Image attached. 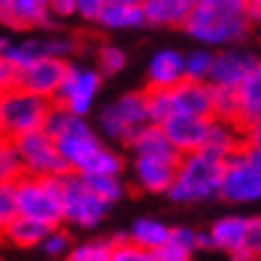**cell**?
<instances>
[{
  "label": "cell",
  "mask_w": 261,
  "mask_h": 261,
  "mask_svg": "<svg viewBox=\"0 0 261 261\" xmlns=\"http://www.w3.org/2000/svg\"><path fill=\"white\" fill-rule=\"evenodd\" d=\"M251 27L253 24L245 14V0H197L181 30L200 45L224 48V45H240L251 35Z\"/></svg>",
  "instance_id": "1"
},
{
  "label": "cell",
  "mask_w": 261,
  "mask_h": 261,
  "mask_svg": "<svg viewBox=\"0 0 261 261\" xmlns=\"http://www.w3.org/2000/svg\"><path fill=\"white\" fill-rule=\"evenodd\" d=\"M221 179H224V160L211 155L205 149L187 152L179 160L176 179L165 195L176 205H195L208 203L221 195Z\"/></svg>",
  "instance_id": "2"
},
{
  "label": "cell",
  "mask_w": 261,
  "mask_h": 261,
  "mask_svg": "<svg viewBox=\"0 0 261 261\" xmlns=\"http://www.w3.org/2000/svg\"><path fill=\"white\" fill-rule=\"evenodd\" d=\"M64 176H21L16 181L21 216L40 219L51 227L64 224Z\"/></svg>",
  "instance_id": "3"
},
{
  "label": "cell",
  "mask_w": 261,
  "mask_h": 261,
  "mask_svg": "<svg viewBox=\"0 0 261 261\" xmlns=\"http://www.w3.org/2000/svg\"><path fill=\"white\" fill-rule=\"evenodd\" d=\"M51 99L38 96L21 86L6 88L0 93V134L16 141L19 136L38 130L45 123V115L51 110Z\"/></svg>",
  "instance_id": "4"
},
{
  "label": "cell",
  "mask_w": 261,
  "mask_h": 261,
  "mask_svg": "<svg viewBox=\"0 0 261 261\" xmlns=\"http://www.w3.org/2000/svg\"><path fill=\"white\" fill-rule=\"evenodd\" d=\"M144 125H149V112H147V96L144 91H128L120 93L117 99L107 101L99 112V130L104 139L112 144H130L134 136Z\"/></svg>",
  "instance_id": "5"
},
{
  "label": "cell",
  "mask_w": 261,
  "mask_h": 261,
  "mask_svg": "<svg viewBox=\"0 0 261 261\" xmlns=\"http://www.w3.org/2000/svg\"><path fill=\"white\" fill-rule=\"evenodd\" d=\"M110 203L88 187L86 176L69 171L64 176V224L75 229H93L104 221Z\"/></svg>",
  "instance_id": "6"
},
{
  "label": "cell",
  "mask_w": 261,
  "mask_h": 261,
  "mask_svg": "<svg viewBox=\"0 0 261 261\" xmlns=\"http://www.w3.org/2000/svg\"><path fill=\"white\" fill-rule=\"evenodd\" d=\"M219 197L229 205H251L261 200V168L245 155V147L224 160Z\"/></svg>",
  "instance_id": "7"
},
{
  "label": "cell",
  "mask_w": 261,
  "mask_h": 261,
  "mask_svg": "<svg viewBox=\"0 0 261 261\" xmlns=\"http://www.w3.org/2000/svg\"><path fill=\"white\" fill-rule=\"evenodd\" d=\"M16 149L21 160H24V168L30 176H64L69 173V165L59 152V144L51 134H45V128L30 130V134L19 136Z\"/></svg>",
  "instance_id": "8"
},
{
  "label": "cell",
  "mask_w": 261,
  "mask_h": 261,
  "mask_svg": "<svg viewBox=\"0 0 261 261\" xmlns=\"http://www.w3.org/2000/svg\"><path fill=\"white\" fill-rule=\"evenodd\" d=\"M101 69L99 67H88V64H77V62H69L67 67V75L64 83L59 88L56 99L59 104H64L69 112L88 117V112L93 110L96 104V96L101 91Z\"/></svg>",
  "instance_id": "9"
},
{
  "label": "cell",
  "mask_w": 261,
  "mask_h": 261,
  "mask_svg": "<svg viewBox=\"0 0 261 261\" xmlns=\"http://www.w3.org/2000/svg\"><path fill=\"white\" fill-rule=\"evenodd\" d=\"M56 144H59L62 158L67 160L69 171H75V173H86L91 160L96 158L99 149L104 147L101 139L93 134V128L88 125V117H83V115H72L69 125L56 136Z\"/></svg>",
  "instance_id": "10"
},
{
  "label": "cell",
  "mask_w": 261,
  "mask_h": 261,
  "mask_svg": "<svg viewBox=\"0 0 261 261\" xmlns=\"http://www.w3.org/2000/svg\"><path fill=\"white\" fill-rule=\"evenodd\" d=\"M77 54V43L69 35H38V38H24L16 43H8L6 59H11L19 69H24L27 64L38 62L43 56H59V59H69Z\"/></svg>",
  "instance_id": "11"
},
{
  "label": "cell",
  "mask_w": 261,
  "mask_h": 261,
  "mask_svg": "<svg viewBox=\"0 0 261 261\" xmlns=\"http://www.w3.org/2000/svg\"><path fill=\"white\" fill-rule=\"evenodd\" d=\"M67 67H69V59L43 56V59H38V62L27 64L19 72V86L32 91V93H38V96H45V99L54 101L59 88H62V83H64Z\"/></svg>",
  "instance_id": "12"
},
{
  "label": "cell",
  "mask_w": 261,
  "mask_h": 261,
  "mask_svg": "<svg viewBox=\"0 0 261 261\" xmlns=\"http://www.w3.org/2000/svg\"><path fill=\"white\" fill-rule=\"evenodd\" d=\"M179 160H181V158H179ZM179 160L152 158V155H134L130 173H134L136 187L141 189V192H149V195H165V192L171 189L173 179H176Z\"/></svg>",
  "instance_id": "13"
},
{
  "label": "cell",
  "mask_w": 261,
  "mask_h": 261,
  "mask_svg": "<svg viewBox=\"0 0 261 261\" xmlns=\"http://www.w3.org/2000/svg\"><path fill=\"white\" fill-rule=\"evenodd\" d=\"M258 56L240 48V45H224L213 54V67H211V83L213 86H229L237 88L245 80V75L253 69Z\"/></svg>",
  "instance_id": "14"
},
{
  "label": "cell",
  "mask_w": 261,
  "mask_h": 261,
  "mask_svg": "<svg viewBox=\"0 0 261 261\" xmlns=\"http://www.w3.org/2000/svg\"><path fill=\"white\" fill-rule=\"evenodd\" d=\"M211 123H213V117L176 112L163 123V128H165V134H168V139L173 141V147L179 149L181 155H187V152H197V149L205 147L208 134H211Z\"/></svg>",
  "instance_id": "15"
},
{
  "label": "cell",
  "mask_w": 261,
  "mask_h": 261,
  "mask_svg": "<svg viewBox=\"0 0 261 261\" xmlns=\"http://www.w3.org/2000/svg\"><path fill=\"white\" fill-rule=\"evenodd\" d=\"M213 237L216 251L229 253L232 258H253V253L248 251V219L243 216H221L213 221V227L208 229Z\"/></svg>",
  "instance_id": "16"
},
{
  "label": "cell",
  "mask_w": 261,
  "mask_h": 261,
  "mask_svg": "<svg viewBox=\"0 0 261 261\" xmlns=\"http://www.w3.org/2000/svg\"><path fill=\"white\" fill-rule=\"evenodd\" d=\"M171 96H173V110L176 112L213 117V86H211V80L184 77L179 86L171 88Z\"/></svg>",
  "instance_id": "17"
},
{
  "label": "cell",
  "mask_w": 261,
  "mask_h": 261,
  "mask_svg": "<svg viewBox=\"0 0 261 261\" xmlns=\"http://www.w3.org/2000/svg\"><path fill=\"white\" fill-rule=\"evenodd\" d=\"M187 77L184 54L176 48H160L149 56L147 64V88H173Z\"/></svg>",
  "instance_id": "18"
},
{
  "label": "cell",
  "mask_w": 261,
  "mask_h": 261,
  "mask_svg": "<svg viewBox=\"0 0 261 261\" xmlns=\"http://www.w3.org/2000/svg\"><path fill=\"white\" fill-rule=\"evenodd\" d=\"M248 141V134L240 123H229V120H219V117H213L211 123V134H208V141H205V152L211 155H216L221 160L232 158L234 152H240Z\"/></svg>",
  "instance_id": "19"
},
{
  "label": "cell",
  "mask_w": 261,
  "mask_h": 261,
  "mask_svg": "<svg viewBox=\"0 0 261 261\" xmlns=\"http://www.w3.org/2000/svg\"><path fill=\"white\" fill-rule=\"evenodd\" d=\"M197 0H141L147 27H184Z\"/></svg>",
  "instance_id": "20"
},
{
  "label": "cell",
  "mask_w": 261,
  "mask_h": 261,
  "mask_svg": "<svg viewBox=\"0 0 261 261\" xmlns=\"http://www.w3.org/2000/svg\"><path fill=\"white\" fill-rule=\"evenodd\" d=\"M54 11L48 0H14L8 14V27L14 30H45L54 24Z\"/></svg>",
  "instance_id": "21"
},
{
  "label": "cell",
  "mask_w": 261,
  "mask_h": 261,
  "mask_svg": "<svg viewBox=\"0 0 261 261\" xmlns=\"http://www.w3.org/2000/svg\"><path fill=\"white\" fill-rule=\"evenodd\" d=\"M134 149V155H152V158H171V160H179L181 152L173 147V141L168 139L165 128L158 123H149L139 130L134 136V141L128 144Z\"/></svg>",
  "instance_id": "22"
},
{
  "label": "cell",
  "mask_w": 261,
  "mask_h": 261,
  "mask_svg": "<svg viewBox=\"0 0 261 261\" xmlns=\"http://www.w3.org/2000/svg\"><path fill=\"white\" fill-rule=\"evenodd\" d=\"M54 227L51 224H45V221H40V219H32V216H19L8 224V227L3 229V240L8 243V245H14V248H40V243L45 240V234H48Z\"/></svg>",
  "instance_id": "23"
},
{
  "label": "cell",
  "mask_w": 261,
  "mask_h": 261,
  "mask_svg": "<svg viewBox=\"0 0 261 261\" xmlns=\"http://www.w3.org/2000/svg\"><path fill=\"white\" fill-rule=\"evenodd\" d=\"M96 24L112 32H125V30L147 27V16L141 3H107L101 8Z\"/></svg>",
  "instance_id": "24"
},
{
  "label": "cell",
  "mask_w": 261,
  "mask_h": 261,
  "mask_svg": "<svg viewBox=\"0 0 261 261\" xmlns=\"http://www.w3.org/2000/svg\"><path fill=\"white\" fill-rule=\"evenodd\" d=\"M195 251H200L197 232L189 227H173L168 243L160 245L158 251H152V258L155 261H187Z\"/></svg>",
  "instance_id": "25"
},
{
  "label": "cell",
  "mask_w": 261,
  "mask_h": 261,
  "mask_svg": "<svg viewBox=\"0 0 261 261\" xmlns=\"http://www.w3.org/2000/svg\"><path fill=\"white\" fill-rule=\"evenodd\" d=\"M237 93H240V104H243V128H248L256 117H261V59L237 86Z\"/></svg>",
  "instance_id": "26"
},
{
  "label": "cell",
  "mask_w": 261,
  "mask_h": 261,
  "mask_svg": "<svg viewBox=\"0 0 261 261\" xmlns=\"http://www.w3.org/2000/svg\"><path fill=\"white\" fill-rule=\"evenodd\" d=\"M128 237H130L136 245L147 248V251H158L160 245L168 243L171 227H165V224L158 221V219H136L134 224H130Z\"/></svg>",
  "instance_id": "27"
},
{
  "label": "cell",
  "mask_w": 261,
  "mask_h": 261,
  "mask_svg": "<svg viewBox=\"0 0 261 261\" xmlns=\"http://www.w3.org/2000/svg\"><path fill=\"white\" fill-rule=\"evenodd\" d=\"M213 117L243 125V104H240V93H237V88L213 86Z\"/></svg>",
  "instance_id": "28"
},
{
  "label": "cell",
  "mask_w": 261,
  "mask_h": 261,
  "mask_svg": "<svg viewBox=\"0 0 261 261\" xmlns=\"http://www.w3.org/2000/svg\"><path fill=\"white\" fill-rule=\"evenodd\" d=\"M21 176H27L24 160H21L14 141L6 139L0 144V184H16Z\"/></svg>",
  "instance_id": "29"
},
{
  "label": "cell",
  "mask_w": 261,
  "mask_h": 261,
  "mask_svg": "<svg viewBox=\"0 0 261 261\" xmlns=\"http://www.w3.org/2000/svg\"><path fill=\"white\" fill-rule=\"evenodd\" d=\"M83 176H86V181L93 192L101 200H107L110 205L125 195V184L120 179V173H83Z\"/></svg>",
  "instance_id": "30"
},
{
  "label": "cell",
  "mask_w": 261,
  "mask_h": 261,
  "mask_svg": "<svg viewBox=\"0 0 261 261\" xmlns=\"http://www.w3.org/2000/svg\"><path fill=\"white\" fill-rule=\"evenodd\" d=\"M147 96V112H149V123H158L163 125L171 115H176L173 110V96H171V88H147L144 91Z\"/></svg>",
  "instance_id": "31"
},
{
  "label": "cell",
  "mask_w": 261,
  "mask_h": 261,
  "mask_svg": "<svg viewBox=\"0 0 261 261\" xmlns=\"http://www.w3.org/2000/svg\"><path fill=\"white\" fill-rule=\"evenodd\" d=\"M115 240H86L80 245H72L69 261H112Z\"/></svg>",
  "instance_id": "32"
},
{
  "label": "cell",
  "mask_w": 261,
  "mask_h": 261,
  "mask_svg": "<svg viewBox=\"0 0 261 261\" xmlns=\"http://www.w3.org/2000/svg\"><path fill=\"white\" fill-rule=\"evenodd\" d=\"M211 67H213V51L208 48V45H200V48L184 54L187 77H192V80H208L211 77Z\"/></svg>",
  "instance_id": "33"
},
{
  "label": "cell",
  "mask_w": 261,
  "mask_h": 261,
  "mask_svg": "<svg viewBox=\"0 0 261 261\" xmlns=\"http://www.w3.org/2000/svg\"><path fill=\"white\" fill-rule=\"evenodd\" d=\"M125 64H128V56H125V51L123 48H117V45H101V48L96 51V67L101 69V75L107 77V75H117V72H123L125 69Z\"/></svg>",
  "instance_id": "34"
},
{
  "label": "cell",
  "mask_w": 261,
  "mask_h": 261,
  "mask_svg": "<svg viewBox=\"0 0 261 261\" xmlns=\"http://www.w3.org/2000/svg\"><path fill=\"white\" fill-rule=\"evenodd\" d=\"M19 216V197L16 184H0V234L11 221Z\"/></svg>",
  "instance_id": "35"
},
{
  "label": "cell",
  "mask_w": 261,
  "mask_h": 261,
  "mask_svg": "<svg viewBox=\"0 0 261 261\" xmlns=\"http://www.w3.org/2000/svg\"><path fill=\"white\" fill-rule=\"evenodd\" d=\"M123 168H125L123 158L117 155L115 149L101 147V149H99V155L91 160V165H88V171H86V173H123Z\"/></svg>",
  "instance_id": "36"
},
{
  "label": "cell",
  "mask_w": 261,
  "mask_h": 261,
  "mask_svg": "<svg viewBox=\"0 0 261 261\" xmlns=\"http://www.w3.org/2000/svg\"><path fill=\"white\" fill-rule=\"evenodd\" d=\"M112 261H155V258H152V251L136 245L130 237H117Z\"/></svg>",
  "instance_id": "37"
},
{
  "label": "cell",
  "mask_w": 261,
  "mask_h": 261,
  "mask_svg": "<svg viewBox=\"0 0 261 261\" xmlns=\"http://www.w3.org/2000/svg\"><path fill=\"white\" fill-rule=\"evenodd\" d=\"M40 251H43L45 256H51V258H62V256H69V251H72V243H69V234L54 227L48 234H45V240L40 243Z\"/></svg>",
  "instance_id": "38"
},
{
  "label": "cell",
  "mask_w": 261,
  "mask_h": 261,
  "mask_svg": "<svg viewBox=\"0 0 261 261\" xmlns=\"http://www.w3.org/2000/svg\"><path fill=\"white\" fill-rule=\"evenodd\" d=\"M19 72L21 69L11 62V59H6V56H0V88H14V86H19Z\"/></svg>",
  "instance_id": "39"
},
{
  "label": "cell",
  "mask_w": 261,
  "mask_h": 261,
  "mask_svg": "<svg viewBox=\"0 0 261 261\" xmlns=\"http://www.w3.org/2000/svg\"><path fill=\"white\" fill-rule=\"evenodd\" d=\"M107 0H77V16L83 21H96Z\"/></svg>",
  "instance_id": "40"
},
{
  "label": "cell",
  "mask_w": 261,
  "mask_h": 261,
  "mask_svg": "<svg viewBox=\"0 0 261 261\" xmlns=\"http://www.w3.org/2000/svg\"><path fill=\"white\" fill-rule=\"evenodd\" d=\"M248 251L256 256H261V216L248 219Z\"/></svg>",
  "instance_id": "41"
},
{
  "label": "cell",
  "mask_w": 261,
  "mask_h": 261,
  "mask_svg": "<svg viewBox=\"0 0 261 261\" xmlns=\"http://www.w3.org/2000/svg\"><path fill=\"white\" fill-rule=\"evenodd\" d=\"M51 11L56 19H69V16H77V0H48Z\"/></svg>",
  "instance_id": "42"
},
{
  "label": "cell",
  "mask_w": 261,
  "mask_h": 261,
  "mask_svg": "<svg viewBox=\"0 0 261 261\" xmlns=\"http://www.w3.org/2000/svg\"><path fill=\"white\" fill-rule=\"evenodd\" d=\"M245 14L251 19V24H261V0H245Z\"/></svg>",
  "instance_id": "43"
},
{
  "label": "cell",
  "mask_w": 261,
  "mask_h": 261,
  "mask_svg": "<svg viewBox=\"0 0 261 261\" xmlns=\"http://www.w3.org/2000/svg\"><path fill=\"white\" fill-rule=\"evenodd\" d=\"M197 245H200V251H216L211 232H197Z\"/></svg>",
  "instance_id": "44"
},
{
  "label": "cell",
  "mask_w": 261,
  "mask_h": 261,
  "mask_svg": "<svg viewBox=\"0 0 261 261\" xmlns=\"http://www.w3.org/2000/svg\"><path fill=\"white\" fill-rule=\"evenodd\" d=\"M245 134H248V139H253V141L261 139V117H256V120L245 128Z\"/></svg>",
  "instance_id": "45"
},
{
  "label": "cell",
  "mask_w": 261,
  "mask_h": 261,
  "mask_svg": "<svg viewBox=\"0 0 261 261\" xmlns=\"http://www.w3.org/2000/svg\"><path fill=\"white\" fill-rule=\"evenodd\" d=\"M11 6H14V0H0V21H3V24H8Z\"/></svg>",
  "instance_id": "46"
},
{
  "label": "cell",
  "mask_w": 261,
  "mask_h": 261,
  "mask_svg": "<svg viewBox=\"0 0 261 261\" xmlns=\"http://www.w3.org/2000/svg\"><path fill=\"white\" fill-rule=\"evenodd\" d=\"M8 43H11V40H6V38H0V56L6 54V48H8Z\"/></svg>",
  "instance_id": "47"
},
{
  "label": "cell",
  "mask_w": 261,
  "mask_h": 261,
  "mask_svg": "<svg viewBox=\"0 0 261 261\" xmlns=\"http://www.w3.org/2000/svg\"><path fill=\"white\" fill-rule=\"evenodd\" d=\"M107 3H141V0H107Z\"/></svg>",
  "instance_id": "48"
},
{
  "label": "cell",
  "mask_w": 261,
  "mask_h": 261,
  "mask_svg": "<svg viewBox=\"0 0 261 261\" xmlns=\"http://www.w3.org/2000/svg\"><path fill=\"white\" fill-rule=\"evenodd\" d=\"M256 38H258V43H261V24L256 27Z\"/></svg>",
  "instance_id": "49"
},
{
  "label": "cell",
  "mask_w": 261,
  "mask_h": 261,
  "mask_svg": "<svg viewBox=\"0 0 261 261\" xmlns=\"http://www.w3.org/2000/svg\"><path fill=\"white\" fill-rule=\"evenodd\" d=\"M3 141H6V136H3V134H0V144H3Z\"/></svg>",
  "instance_id": "50"
},
{
  "label": "cell",
  "mask_w": 261,
  "mask_h": 261,
  "mask_svg": "<svg viewBox=\"0 0 261 261\" xmlns=\"http://www.w3.org/2000/svg\"><path fill=\"white\" fill-rule=\"evenodd\" d=\"M0 93H3V88H0Z\"/></svg>",
  "instance_id": "51"
}]
</instances>
